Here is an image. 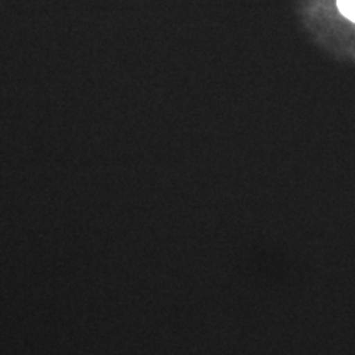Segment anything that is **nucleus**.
<instances>
[{
	"label": "nucleus",
	"mask_w": 355,
	"mask_h": 355,
	"mask_svg": "<svg viewBox=\"0 0 355 355\" xmlns=\"http://www.w3.org/2000/svg\"><path fill=\"white\" fill-rule=\"evenodd\" d=\"M337 7L346 19L355 23V0H337Z\"/></svg>",
	"instance_id": "1"
}]
</instances>
